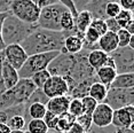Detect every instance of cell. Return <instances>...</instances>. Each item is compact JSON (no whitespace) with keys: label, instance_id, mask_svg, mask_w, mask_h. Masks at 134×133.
Instances as JSON below:
<instances>
[{"label":"cell","instance_id":"4fadbf2b","mask_svg":"<svg viewBox=\"0 0 134 133\" xmlns=\"http://www.w3.org/2000/svg\"><path fill=\"white\" fill-rule=\"evenodd\" d=\"M112 117H114V109L104 102L99 103L92 115L93 126L99 129H105L112 125Z\"/></svg>","mask_w":134,"mask_h":133},{"label":"cell","instance_id":"f546056e","mask_svg":"<svg viewBox=\"0 0 134 133\" xmlns=\"http://www.w3.org/2000/svg\"><path fill=\"white\" fill-rule=\"evenodd\" d=\"M68 113L71 114L74 117H76V118H78L79 116H81V115L84 114V107H83V103H81V100L71 99L70 104H69Z\"/></svg>","mask_w":134,"mask_h":133},{"label":"cell","instance_id":"6f0895ef","mask_svg":"<svg viewBox=\"0 0 134 133\" xmlns=\"http://www.w3.org/2000/svg\"><path fill=\"white\" fill-rule=\"evenodd\" d=\"M133 14H134V12H133Z\"/></svg>","mask_w":134,"mask_h":133},{"label":"cell","instance_id":"74e56055","mask_svg":"<svg viewBox=\"0 0 134 133\" xmlns=\"http://www.w3.org/2000/svg\"><path fill=\"white\" fill-rule=\"evenodd\" d=\"M91 28H93L101 37L108 32V28H107V24H105L104 20H93L92 24H91Z\"/></svg>","mask_w":134,"mask_h":133},{"label":"cell","instance_id":"b9f144b4","mask_svg":"<svg viewBox=\"0 0 134 133\" xmlns=\"http://www.w3.org/2000/svg\"><path fill=\"white\" fill-rule=\"evenodd\" d=\"M121 7V9L127 12H134V0H120L118 1Z\"/></svg>","mask_w":134,"mask_h":133},{"label":"cell","instance_id":"bcb514c9","mask_svg":"<svg viewBox=\"0 0 134 133\" xmlns=\"http://www.w3.org/2000/svg\"><path fill=\"white\" fill-rule=\"evenodd\" d=\"M4 61H5L4 52H1L0 53V95L6 92L5 85H4V83H2V78H1V69H2V63H4Z\"/></svg>","mask_w":134,"mask_h":133},{"label":"cell","instance_id":"836d02e7","mask_svg":"<svg viewBox=\"0 0 134 133\" xmlns=\"http://www.w3.org/2000/svg\"><path fill=\"white\" fill-rule=\"evenodd\" d=\"M132 20H133V13L132 12L124 10V9H121L120 13L117 15V17H116V21H117V23L119 24V26L121 29H125V26H126Z\"/></svg>","mask_w":134,"mask_h":133},{"label":"cell","instance_id":"7a4b0ae2","mask_svg":"<svg viewBox=\"0 0 134 133\" xmlns=\"http://www.w3.org/2000/svg\"><path fill=\"white\" fill-rule=\"evenodd\" d=\"M37 28V24H26L9 13L1 26L2 40L6 46L21 45Z\"/></svg>","mask_w":134,"mask_h":133},{"label":"cell","instance_id":"9c48e42d","mask_svg":"<svg viewBox=\"0 0 134 133\" xmlns=\"http://www.w3.org/2000/svg\"><path fill=\"white\" fill-rule=\"evenodd\" d=\"M116 64V71L120 74H134V51L129 47L118 48L110 54Z\"/></svg>","mask_w":134,"mask_h":133},{"label":"cell","instance_id":"f1b7e54d","mask_svg":"<svg viewBox=\"0 0 134 133\" xmlns=\"http://www.w3.org/2000/svg\"><path fill=\"white\" fill-rule=\"evenodd\" d=\"M51 78V74L48 72V70H44V71H39L37 74H35L33 76L30 78L31 81L35 84V86L39 90H42L44 85L46 84V81Z\"/></svg>","mask_w":134,"mask_h":133},{"label":"cell","instance_id":"ffe728a7","mask_svg":"<svg viewBox=\"0 0 134 133\" xmlns=\"http://www.w3.org/2000/svg\"><path fill=\"white\" fill-rule=\"evenodd\" d=\"M97 81V78H96V75L95 77L93 78H90V79H86V80H83L80 83H78L77 85L74 87V90L69 93V96L71 99H84L85 96H88V92H90V88L92 86L93 83Z\"/></svg>","mask_w":134,"mask_h":133},{"label":"cell","instance_id":"4316f807","mask_svg":"<svg viewBox=\"0 0 134 133\" xmlns=\"http://www.w3.org/2000/svg\"><path fill=\"white\" fill-rule=\"evenodd\" d=\"M25 132L28 133H48L49 130L46 126L44 119H31L26 125Z\"/></svg>","mask_w":134,"mask_h":133},{"label":"cell","instance_id":"8fae6325","mask_svg":"<svg viewBox=\"0 0 134 133\" xmlns=\"http://www.w3.org/2000/svg\"><path fill=\"white\" fill-rule=\"evenodd\" d=\"M42 92L48 99L64 96L69 94V86L64 78L59 76H51V78L42 87Z\"/></svg>","mask_w":134,"mask_h":133},{"label":"cell","instance_id":"603a6c76","mask_svg":"<svg viewBox=\"0 0 134 133\" xmlns=\"http://www.w3.org/2000/svg\"><path fill=\"white\" fill-rule=\"evenodd\" d=\"M108 92H109L108 87L101 84L100 81H95L91 86L90 92H88V96L94 99L97 103H102V102H104L107 95H108Z\"/></svg>","mask_w":134,"mask_h":133},{"label":"cell","instance_id":"9a60e30c","mask_svg":"<svg viewBox=\"0 0 134 133\" xmlns=\"http://www.w3.org/2000/svg\"><path fill=\"white\" fill-rule=\"evenodd\" d=\"M70 101H71V98L69 95L57 96V98L49 99L46 104L47 111L56 115V116H61V115L68 113Z\"/></svg>","mask_w":134,"mask_h":133},{"label":"cell","instance_id":"2e32d148","mask_svg":"<svg viewBox=\"0 0 134 133\" xmlns=\"http://www.w3.org/2000/svg\"><path fill=\"white\" fill-rule=\"evenodd\" d=\"M1 78H2V83H4V85H5L6 91L13 88L21 79L19 71L15 68H13L10 64H8L6 61H4V63H2Z\"/></svg>","mask_w":134,"mask_h":133},{"label":"cell","instance_id":"ac0fdd59","mask_svg":"<svg viewBox=\"0 0 134 133\" xmlns=\"http://www.w3.org/2000/svg\"><path fill=\"white\" fill-rule=\"evenodd\" d=\"M84 49V40L81 37L77 35L66 36L64 39V46L61 53L70 54V55H77Z\"/></svg>","mask_w":134,"mask_h":133},{"label":"cell","instance_id":"484cf974","mask_svg":"<svg viewBox=\"0 0 134 133\" xmlns=\"http://www.w3.org/2000/svg\"><path fill=\"white\" fill-rule=\"evenodd\" d=\"M76 123V117H74L71 114L65 113L63 115L59 116V122H57V130L56 132L64 133L71 128Z\"/></svg>","mask_w":134,"mask_h":133},{"label":"cell","instance_id":"f5cc1de1","mask_svg":"<svg viewBox=\"0 0 134 133\" xmlns=\"http://www.w3.org/2000/svg\"><path fill=\"white\" fill-rule=\"evenodd\" d=\"M129 130H130V131L132 132V133H134V123H133V124H131V126L129 128Z\"/></svg>","mask_w":134,"mask_h":133},{"label":"cell","instance_id":"c3c4849f","mask_svg":"<svg viewBox=\"0 0 134 133\" xmlns=\"http://www.w3.org/2000/svg\"><path fill=\"white\" fill-rule=\"evenodd\" d=\"M125 30H126L131 36H134V16H133V20L125 26Z\"/></svg>","mask_w":134,"mask_h":133},{"label":"cell","instance_id":"680465c9","mask_svg":"<svg viewBox=\"0 0 134 133\" xmlns=\"http://www.w3.org/2000/svg\"><path fill=\"white\" fill-rule=\"evenodd\" d=\"M116 133H118V132H116Z\"/></svg>","mask_w":134,"mask_h":133},{"label":"cell","instance_id":"60d3db41","mask_svg":"<svg viewBox=\"0 0 134 133\" xmlns=\"http://www.w3.org/2000/svg\"><path fill=\"white\" fill-rule=\"evenodd\" d=\"M116 132H117V129L111 125L105 129H99V128H95V126H92L87 133H116Z\"/></svg>","mask_w":134,"mask_h":133},{"label":"cell","instance_id":"f35d334b","mask_svg":"<svg viewBox=\"0 0 134 133\" xmlns=\"http://www.w3.org/2000/svg\"><path fill=\"white\" fill-rule=\"evenodd\" d=\"M60 1L62 2V5L72 14V16H74L75 20H76V17L78 16V12H77V8H76V6H75L74 0H60Z\"/></svg>","mask_w":134,"mask_h":133},{"label":"cell","instance_id":"83f0119b","mask_svg":"<svg viewBox=\"0 0 134 133\" xmlns=\"http://www.w3.org/2000/svg\"><path fill=\"white\" fill-rule=\"evenodd\" d=\"M7 125L12 131H25L28 123L23 116H14L8 119Z\"/></svg>","mask_w":134,"mask_h":133},{"label":"cell","instance_id":"d4e9b609","mask_svg":"<svg viewBox=\"0 0 134 133\" xmlns=\"http://www.w3.org/2000/svg\"><path fill=\"white\" fill-rule=\"evenodd\" d=\"M134 87V74H120L117 75L110 88H133Z\"/></svg>","mask_w":134,"mask_h":133},{"label":"cell","instance_id":"11a10c76","mask_svg":"<svg viewBox=\"0 0 134 133\" xmlns=\"http://www.w3.org/2000/svg\"><path fill=\"white\" fill-rule=\"evenodd\" d=\"M48 133H60V132H56V131H49Z\"/></svg>","mask_w":134,"mask_h":133},{"label":"cell","instance_id":"44dd1931","mask_svg":"<svg viewBox=\"0 0 134 133\" xmlns=\"http://www.w3.org/2000/svg\"><path fill=\"white\" fill-rule=\"evenodd\" d=\"M95 75H96L97 81H100V83L107 86L108 88H110L111 84L114 83V80L116 79L118 74L116 71V69L109 68V66H103V68L99 69L95 72Z\"/></svg>","mask_w":134,"mask_h":133},{"label":"cell","instance_id":"7bdbcfd3","mask_svg":"<svg viewBox=\"0 0 134 133\" xmlns=\"http://www.w3.org/2000/svg\"><path fill=\"white\" fill-rule=\"evenodd\" d=\"M36 5L38 6L39 9H44V8L48 7V6H52L56 2H59V0H36Z\"/></svg>","mask_w":134,"mask_h":133},{"label":"cell","instance_id":"9f6ffc18","mask_svg":"<svg viewBox=\"0 0 134 133\" xmlns=\"http://www.w3.org/2000/svg\"><path fill=\"white\" fill-rule=\"evenodd\" d=\"M25 133H28V132H25Z\"/></svg>","mask_w":134,"mask_h":133},{"label":"cell","instance_id":"7dc6e473","mask_svg":"<svg viewBox=\"0 0 134 133\" xmlns=\"http://www.w3.org/2000/svg\"><path fill=\"white\" fill-rule=\"evenodd\" d=\"M64 133H86V131H85V130L81 128L80 125H79V124L76 122L74 125L71 126V128H70L68 131L66 132H64Z\"/></svg>","mask_w":134,"mask_h":133},{"label":"cell","instance_id":"7402d4cb","mask_svg":"<svg viewBox=\"0 0 134 133\" xmlns=\"http://www.w3.org/2000/svg\"><path fill=\"white\" fill-rule=\"evenodd\" d=\"M25 110L28 122H30L31 119H44L45 115L47 113L46 106L42 103H31L29 106H25Z\"/></svg>","mask_w":134,"mask_h":133},{"label":"cell","instance_id":"db71d44e","mask_svg":"<svg viewBox=\"0 0 134 133\" xmlns=\"http://www.w3.org/2000/svg\"><path fill=\"white\" fill-rule=\"evenodd\" d=\"M10 133H25V131H10Z\"/></svg>","mask_w":134,"mask_h":133},{"label":"cell","instance_id":"cb8c5ba5","mask_svg":"<svg viewBox=\"0 0 134 133\" xmlns=\"http://www.w3.org/2000/svg\"><path fill=\"white\" fill-rule=\"evenodd\" d=\"M92 21H93V16L91 15L90 12H87V10L79 12L78 16L75 20V25H76L77 31L79 33H81V35H84L85 31L91 26Z\"/></svg>","mask_w":134,"mask_h":133},{"label":"cell","instance_id":"1f68e13d","mask_svg":"<svg viewBox=\"0 0 134 133\" xmlns=\"http://www.w3.org/2000/svg\"><path fill=\"white\" fill-rule=\"evenodd\" d=\"M121 7L118 1H108L105 6V15L108 19H116L117 15L120 13Z\"/></svg>","mask_w":134,"mask_h":133},{"label":"cell","instance_id":"ab89813d","mask_svg":"<svg viewBox=\"0 0 134 133\" xmlns=\"http://www.w3.org/2000/svg\"><path fill=\"white\" fill-rule=\"evenodd\" d=\"M105 24H107V28H108V31L114 32V33H117L121 29L119 26V24L117 23L116 19H107L105 20Z\"/></svg>","mask_w":134,"mask_h":133},{"label":"cell","instance_id":"5b68a950","mask_svg":"<svg viewBox=\"0 0 134 133\" xmlns=\"http://www.w3.org/2000/svg\"><path fill=\"white\" fill-rule=\"evenodd\" d=\"M66 10V8L62 5V2L59 0L56 4L48 6L40 10L39 20L37 22L38 28L48 30V31H55V32H62L61 30V17L63 13Z\"/></svg>","mask_w":134,"mask_h":133},{"label":"cell","instance_id":"52a82bcc","mask_svg":"<svg viewBox=\"0 0 134 133\" xmlns=\"http://www.w3.org/2000/svg\"><path fill=\"white\" fill-rule=\"evenodd\" d=\"M75 64H76V55L60 53L51 62L47 70L51 74V76H59L62 78H66L71 76Z\"/></svg>","mask_w":134,"mask_h":133},{"label":"cell","instance_id":"8d00e7d4","mask_svg":"<svg viewBox=\"0 0 134 133\" xmlns=\"http://www.w3.org/2000/svg\"><path fill=\"white\" fill-rule=\"evenodd\" d=\"M76 122H77L79 125L83 128L86 133L90 131L91 128L93 126V122H92V116L90 115H86V114H83L81 116H79L78 118H76Z\"/></svg>","mask_w":134,"mask_h":133},{"label":"cell","instance_id":"ee69618b","mask_svg":"<svg viewBox=\"0 0 134 133\" xmlns=\"http://www.w3.org/2000/svg\"><path fill=\"white\" fill-rule=\"evenodd\" d=\"M10 13V12H9ZM9 13H2L0 14V53L4 52V49L6 48V45L4 43V40H2V37H1V26H2V23H4V20L6 19V16H7Z\"/></svg>","mask_w":134,"mask_h":133},{"label":"cell","instance_id":"d6986e66","mask_svg":"<svg viewBox=\"0 0 134 133\" xmlns=\"http://www.w3.org/2000/svg\"><path fill=\"white\" fill-rule=\"evenodd\" d=\"M108 59H109V54L102 52V51H100V49L91 51L87 55L88 64L91 65V68L95 72L99 70V69H101L105 65Z\"/></svg>","mask_w":134,"mask_h":133},{"label":"cell","instance_id":"277c9868","mask_svg":"<svg viewBox=\"0 0 134 133\" xmlns=\"http://www.w3.org/2000/svg\"><path fill=\"white\" fill-rule=\"evenodd\" d=\"M60 54V52H52L44 54H36L26 59L25 63L19 70V75L21 79H30L33 75L39 71L47 70L51 62Z\"/></svg>","mask_w":134,"mask_h":133},{"label":"cell","instance_id":"d590c367","mask_svg":"<svg viewBox=\"0 0 134 133\" xmlns=\"http://www.w3.org/2000/svg\"><path fill=\"white\" fill-rule=\"evenodd\" d=\"M117 39H118V46H119V48L129 47V44L131 40V35L125 29H120L119 31L117 32Z\"/></svg>","mask_w":134,"mask_h":133},{"label":"cell","instance_id":"3957f363","mask_svg":"<svg viewBox=\"0 0 134 133\" xmlns=\"http://www.w3.org/2000/svg\"><path fill=\"white\" fill-rule=\"evenodd\" d=\"M36 90L37 87L31 79H20L13 88L7 90L0 95V110H6L15 106L26 103Z\"/></svg>","mask_w":134,"mask_h":133},{"label":"cell","instance_id":"f6af8a7d","mask_svg":"<svg viewBox=\"0 0 134 133\" xmlns=\"http://www.w3.org/2000/svg\"><path fill=\"white\" fill-rule=\"evenodd\" d=\"M12 0H0V14L9 13Z\"/></svg>","mask_w":134,"mask_h":133},{"label":"cell","instance_id":"e575fe53","mask_svg":"<svg viewBox=\"0 0 134 133\" xmlns=\"http://www.w3.org/2000/svg\"><path fill=\"white\" fill-rule=\"evenodd\" d=\"M44 122L46 124L49 131H56L57 130V122H59V116L47 111L44 117Z\"/></svg>","mask_w":134,"mask_h":133},{"label":"cell","instance_id":"30bf717a","mask_svg":"<svg viewBox=\"0 0 134 133\" xmlns=\"http://www.w3.org/2000/svg\"><path fill=\"white\" fill-rule=\"evenodd\" d=\"M77 8V12L87 10L93 16V20H107L105 6L108 4L107 0H78L74 1Z\"/></svg>","mask_w":134,"mask_h":133},{"label":"cell","instance_id":"d6a6232c","mask_svg":"<svg viewBox=\"0 0 134 133\" xmlns=\"http://www.w3.org/2000/svg\"><path fill=\"white\" fill-rule=\"evenodd\" d=\"M81 103H83V107H84V114L90 115V116L93 115L95 108L97 107V104H99L95 100L92 99L91 96H85L84 99H81Z\"/></svg>","mask_w":134,"mask_h":133},{"label":"cell","instance_id":"7c38bea8","mask_svg":"<svg viewBox=\"0 0 134 133\" xmlns=\"http://www.w3.org/2000/svg\"><path fill=\"white\" fill-rule=\"evenodd\" d=\"M4 57L8 64H10L19 71L24 65L29 56L21 45H9V46H6L4 49Z\"/></svg>","mask_w":134,"mask_h":133},{"label":"cell","instance_id":"ba28073f","mask_svg":"<svg viewBox=\"0 0 134 133\" xmlns=\"http://www.w3.org/2000/svg\"><path fill=\"white\" fill-rule=\"evenodd\" d=\"M104 103L110 106L114 110L120 109L127 106H134V87L127 90L109 88Z\"/></svg>","mask_w":134,"mask_h":133},{"label":"cell","instance_id":"6da1fadb","mask_svg":"<svg viewBox=\"0 0 134 133\" xmlns=\"http://www.w3.org/2000/svg\"><path fill=\"white\" fill-rule=\"evenodd\" d=\"M64 33L48 31L37 28L21 44L28 56L52 52H62L64 46Z\"/></svg>","mask_w":134,"mask_h":133},{"label":"cell","instance_id":"8992f818","mask_svg":"<svg viewBox=\"0 0 134 133\" xmlns=\"http://www.w3.org/2000/svg\"><path fill=\"white\" fill-rule=\"evenodd\" d=\"M10 14L26 24H37L40 9L33 0H12Z\"/></svg>","mask_w":134,"mask_h":133},{"label":"cell","instance_id":"5bb4252c","mask_svg":"<svg viewBox=\"0 0 134 133\" xmlns=\"http://www.w3.org/2000/svg\"><path fill=\"white\" fill-rule=\"evenodd\" d=\"M133 123H134V106H127V107L114 110L112 126H115L117 130L129 129L131 124Z\"/></svg>","mask_w":134,"mask_h":133},{"label":"cell","instance_id":"4dcf8cb0","mask_svg":"<svg viewBox=\"0 0 134 133\" xmlns=\"http://www.w3.org/2000/svg\"><path fill=\"white\" fill-rule=\"evenodd\" d=\"M48 100H49V99L45 95V93L42 92V90L37 88L35 92H33V94L30 96V99L26 101L25 106H29L31 103H42V104L46 106L47 102H48Z\"/></svg>","mask_w":134,"mask_h":133},{"label":"cell","instance_id":"816d5d0a","mask_svg":"<svg viewBox=\"0 0 134 133\" xmlns=\"http://www.w3.org/2000/svg\"><path fill=\"white\" fill-rule=\"evenodd\" d=\"M129 48L134 51V36H131V40H130V44H129Z\"/></svg>","mask_w":134,"mask_h":133},{"label":"cell","instance_id":"681fc988","mask_svg":"<svg viewBox=\"0 0 134 133\" xmlns=\"http://www.w3.org/2000/svg\"><path fill=\"white\" fill-rule=\"evenodd\" d=\"M8 116L4 110H0V124H7L8 122Z\"/></svg>","mask_w":134,"mask_h":133},{"label":"cell","instance_id":"f907efd6","mask_svg":"<svg viewBox=\"0 0 134 133\" xmlns=\"http://www.w3.org/2000/svg\"><path fill=\"white\" fill-rule=\"evenodd\" d=\"M10 131L7 124H0V133H10Z\"/></svg>","mask_w":134,"mask_h":133},{"label":"cell","instance_id":"e0dca14e","mask_svg":"<svg viewBox=\"0 0 134 133\" xmlns=\"http://www.w3.org/2000/svg\"><path fill=\"white\" fill-rule=\"evenodd\" d=\"M97 48L102 52H104L107 54H112L114 52L119 48L118 46V39H117V33L108 31L104 36H102L100 38L99 43H97Z\"/></svg>","mask_w":134,"mask_h":133}]
</instances>
